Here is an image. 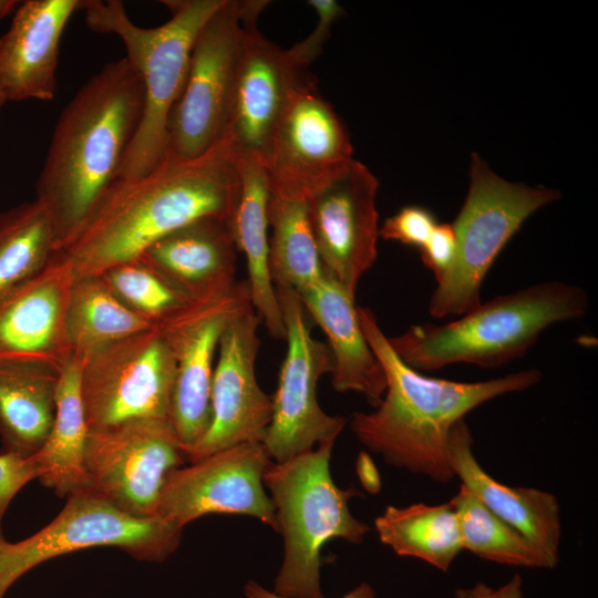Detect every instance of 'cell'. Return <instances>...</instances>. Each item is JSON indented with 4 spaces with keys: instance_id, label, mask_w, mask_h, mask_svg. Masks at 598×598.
I'll use <instances>...</instances> for the list:
<instances>
[{
    "instance_id": "obj_16",
    "label": "cell",
    "mask_w": 598,
    "mask_h": 598,
    "mask_svg": "<svg viewBox=\"0 0 598 598\" xmlns=\"http://www.w3.org/2000/svg\"><path fill=\"white\" fill-rule=\"evenodd\" d=\"M258 1L244 21L235 80L223 137L238 159L266 163L276 126L296 90L311 78L287 50L266 39L256 21Z\"/></svg>"
},
{
    "instance_id": "obj_27",
    "label": "cell",
    "mask_w": 598,
    "mask_h": 598,
    "mask_svg": "<svg viewBox=\"0 0 598 598\" xmlns=\"http://www.w3.org/2000/svg\"><path fill=\"white\" fill-rule=\"evenodd\" d=\"M374 527L380 542L396 555L419 558L443 571L463 550L457 515L450 502L389 505Z\"/></svg>"
},
{
    "instance_id": "obj_7",
    "label": "cell",
    "mask_w": 598,
    "mask_h": 598,
    "mask_svg": "<svg viewBox=\"0 0 598 598\" xmlns=\"http://www.w3.org/2000/svg\"><path fill=\"white\" fill-rule=\"evenodd\" d=\"M559 197L556 189L508 182L473 154L467 195L452 224L455 258L436 282L430 315L456 318L480 305L482 283L499 252L535 212Z\"/></svg>"
},
{
    "instance_id": "obj_41",
    "label": "cell",
    "mask_w": 598,
    "mask_h": 598,
    "mask_svg": "<svg viewBox=\"0 0 598 598\" xmlns=\"http://www.w3.org/2000/svg\"><path fill=\"white\" fill-rule=\"evenodd\" d=\"M1 534V533H0Z\"/></svg>"
},
{
    "instance_id": "obj_4",
    "label": "cell",
    "mask_w": 598,
    "mask_h": 598,
    "mask_svg": "<svg viewBox=\"0 0 598 598\" xmlns=\"http://www.w3.org/2000/svg\"><path fill=\"white\" fill-rule=\"evenodd\" d=\"M588 308L582 288L547 280L481 302L446 323L412 324L388 341L420 372L456 363L495 368L523 357L546 329L582 318Z\"/></svg>"
},
{
    "instance_id": "obj_34",
    "label": "cell",
    "mask_w": 598,
    "mask_h": 598,
    "mask_svg": "<svg viewBox=\"0 0 598 598\" xmlns=\"http://www.w3.org/2000/svg\"><path fill=\"white\" fill-rule=\"evenodd\" d=\"M308 4L317 14L316 27L307 38L287 49L291 60L305 69L320 55L331 27L344 14L343 8L334 0H310Z\"/></svg>"
},
{
    "instance_id": "obj_13",
    "label": "cell",
    "mask_w": 598,
    "mask_h": 598,
    "mask_svg": "<svg viewBox=\"0 0 598 598\" xmlns=\"http://www.w3.org/2000/svg\"><path fill=\"white\" fill-rule=\"evenodd\" d=\"M250 305L249 285L243 280L223 295L190 301L156 324L176 363L171 423L187 460L210 424L219 340L228 323Z\"/></svg>"
},
{
    "instance_id": "obj_6",
    "label": "cell",
    "mask_w": 598,
    "mask_h": 598,
    "mask_svg": "<svg viewBox=\"0 0 598 598\" xmlns=\"http://www.w3.org/2000/svg\"><path fill=\"white\" fill-rule=\"evenodd\" d=\"M333 445L324 442L283 462H271L264 475L285 546L274 591L286 598H323V545L333 538L361 543L369 532L348 505L360 492L340 488L331 477Z\"/></svg>"
},
{
    "instance_id": "obj_31",
    "label": "cell",
    "mask_w": 598,
    "mask_h": 598,
    "mask_svg": "<svg viewBox=\"0 0 598 598\" xmlns=\"http://www.w3.org/2000/svg\"><path fill=\"white\" fill-rule=\"evenodd\" d=\"M450 503L457 515L463 549L511 566H556L538 546L492 513L464 485Z\"/></svg>"
},
{
    "instance_id": "obj_33",
    "label": "cell",
    "mask_w": 598,
    "mask_h": 598,
    "mask_svg": "<svg viewBox=\"0 0 598 598\" xmlns=\"http://www.w3.org/2000/svg\"><path fill=\"white\" fill-rule=\"evenodd\" d=\"M436 225L434 215L427 208L405 206L383 221L379 235L385 240L421 249Z\"/></svg>"
},
{
    "instance_id": "obj_5",
    "label": "cell",
    "mask_w": 598,
    "mask_h": 598,
    "mask_svg": "<svg viewBox=\"0 0 598 598\" xmlns=\"http://www.w3.org/2000/svg\"><path fill=\"white\" fill-rule=\"evenodd\" d=\"M164 3L171 11L169 20L144 28L130 19L120 0H81L80 11H84L87 27L122 40L125 59L138 73L144 87L142 120L118 178L145 176L164 159L168 118L184 89L195 39L223 0Z\"/></svg>"
},
{
    "instance_id": "obj_14",
    "label": "cell",
    "mask_w": 598,
    "mask_h": 598,
    "mask_svg": "<svg viewBox=\"0 0 598 598\" xmlns=\"http://www.w3.org/2000/svg\"><path fill=\"white\" fill-rule=\"evenodd\" d=\"M271 458L262 442L217 451L173 470L159 494L156 516L183 528L209 514L247 515L278 532L264 475Z\"/></svg>"
},
{
    "instance_id": "obj_15",
    "label": "cell",
    "mask_w": 598,
    "mask_h": 598,
    "mask_svg": "<svg viewBox=\"0 0 598 598\" xmlns=\"http://www.w3.org/2000/svg\"><path fill=\"white\" fill-rule=\"evenodd\" d=\"M349 134L310 79L291 96L265 167L269 195L308 202L353 159Z\"/></svg>"
},
{
    "instance_id": "obj_30",
    "label": "cell",
    "mask_w": 598,
    "mask_h": 598,
    "mask_svg": "<svg viewBox=\"0 0 598 598\" xmlns=\"http://www.w3.org/2000/svg\"><path fill=\"white\" fill-rule=\"evenodd\" d=\"M269 271L275 285L300 292L324 272L313 239L305 200L269 195Z\"/></svg>"
},
{
    "instance_id": "obj_24",
    "label": "cell",
    "mask_w": 598,
    "mask_h": 598,
    "mask_svg": "<svg viewBox=\"0 0 598 598\" xmlns=\"http://www.w3.org/2000/svg\"><path fill=\"white\" fill-rule=\"evenodd\" d=\"M240 193L231 226L237 250L246 258L251 305L270 336L285 339L286 329L269 271V185L265 164L238 159Z\"/></svg>"
},
{
    "instance_id": "obj_1",
    "label": "cell",
    "mask_w": 598,
    "mask_h": 598,
    "mask_svg": "<svg viewBox=\"0 0 598 598\" xmlns=\"http://www.w3.org/2000/svg\"><path fill=\"white\" fill-rule=\"evenodd\" d=\"M239 193L238 158L224 138L193 159L165 156L145 176L118 178L80 233L54 255L73 281L101 276L190 221L231 219Z\"/></svg>"
},
{
    "instance_id": "obj_17",
    "label": "cell",
    "mask_w": 598,
    "mask_h": 598,
    "mask_svg": "<svg viewBox=\"0 0 598 598\" xmlns=\"http://www.w3.org/2000/svg\"><path fill=\"white\" fill-rule=\"evenodd\" d=\"M378 188L377 177L353 158L307 202L323 270L352 296L378 256Z\"/></svg>"
},
{
    "instance_id": "obj_37",
    "label": "cell",
    "mask_w": 598,
    "mask_h": 598,
    "mask_svg": "<svg viewBox=\"0 0 598 598\" xmlns=\"http://www.w3.org/2000/svg\"><path fill=\"white\" fill-rule=\"evenodd\" d=\"M244 590L247 598H286L252 580L246 582ZM342 598H375V594L370 585L362 582Z\"/></svg>"
},
{
    "instance_id": "obj_40",
    "label": "cell",
    "mask_w": 598,
    "mask_h": 598,
    "mask_svg": "<svg viewBox=\"0 0 598 598\" xmlns=\"http://www.w3.org/2000/svg\"><path fill=\"white\" fill-rule=\"evenodd\" d=\"M6 544V540L3 539L2 535L0 534V551L2 549V547L4 546Z\"/></svg>"
},
{
    "instance_id": "obj_22",
    "label": "cell",
    "mask_w": 598,
    "mask_h": 598,
    "mask_svg": "<svg viewBox=\"0 0 598 598\" xmlns=\"http://www.w3.org/2000/svg\"><path fill=\"white\" fill-rule=\"evenodd\" d=\"M297 293L327 337L333 389L360 393L377 406L384 395L386 379L361 330L354 296L326 272Z\"/></svg>"
},
{
    "instance_id": "obj_3",
    "label": "cell",
    "mask_w": 598,
    "mask_h": 598,
    "mask_svg": "<svg viewBox=\"0 0 598 598\" xmlns=\"http://www.w3.org/2000/svg\"><path fill=\"white\" fill-rule=\"evenodd\" d=\"M358 318L383 368L386 389L373 411L352 414L350 429L362 445L388 464L436 482L455 477L448 441L457 421L484 402L524 391L542 379L535 368L478 382L427 377L396 355L370 308L358 307Z\"/></svg>"
},
{
    "instance_id": "obj_25",
    "label": "cell",
    "mask_w": 598,
    "mask_h": 598,
    "mask_svg": "<svg viewBox=\"0 0 598 598\" xmlns=\"http://www.w3.org/2000/svg\"><path fill=\"white\" fill-rule=\"evenodd\" d=\"M81 368L82 358L72 353L59 373L49 435L33 454L38 480L61 497L87 489L84 458L89 426L80 391Z\"/></svg>"
},
{
    "instance_id": "obj_21",
    "label": "cell",
    "mask_w": 598,
    "mask_h": 598,
    "mask_svg": "<svg viewBox=\"0 0 598 598\" xmlns=\"http://www.w3.org/2000/svg\"><path fill=\"white\" fill-rule=\"evenodd\" d=\"M137 259L190 300L223 295L238 282L237 246L227 218L190 221L155 241Z\"/></svg>"
},
{
    "instance_id": "obj_20",
    "label": "cell",
    "mask_w": 598,
    "mask_h": 598,
    "mask_svg": "<svg viewBox=\"0 0 598 598\" xmlns=\"http://www.w3.org/2000/svg\"><path fill=\"white\" fill-rule=\"evenodd\" d=\"M81 0H25L0 37V89L7 102L51 101L55 95L60 42Z\"/></svg>"
},
{
    "instance_id": "obj_28",
    "label": "cell",
    "mask_w": 598,
    "mask_h": 598,
    "mask_svg": "<svg viewBox=\"0 0 598 598\" xmlns=\"http://www.w3.org/2000/svg\"><path fill=\"white\" fill-rule=\"evenodd\" d=\"M154 326L128 309L100 276L72 282L66 308V333L73 354L84 358L99 348Z\"/></svg>"
},
{
    "instance_id": "obj_38",
    "label": "cell",
    "mask_w": 598,
    "mask_h": 598,
    "mask_svg": "<svg viewBox=\"0 0 598 598\" xmlns=\"http://www.w3.org/2000/svg\"><path fill=\"white\" fill-rule=\"evenodd\" d=\"M19 3L20 1H16V0H0V19L14 12Z\"/></svg>"
},
{
    "instance_id": "obj_2",
    "label": "cell",
    "mask_w": 598,
    "mask_h": 598,
    "mask_svg": "<svg viewBox=\"0 0 598 598\" xmlns=\"http://www.w3.org/2000/svg\"><path fill=\"white\" fill-rule=\"evenodd\" d=\"M143 110L142 80L122 58L92 75L61 113L35 182V200L51 219L56 251L118 179Z\"/></svg>"
},
{
    "instance_id": "obj_12",
    "label": "cell",
    "mask_w": 598,
    "mask_h": 598,
    "mask_svg": "<svg viewBox=\"0 0 598 598\" xmlns=\"http://www.w3.org/2000/svg\"><path fill=\"white\" fill-rule=\"evenodd\" d=\"M185 460L168 421L135 420L89 430L87 491L134 517H155L167 475Z\"/></svg>"
},
{
    "instance_id": "obj_10",
    "label": "cell",
    "mask_w": 598,
    "mask_h": 598,
    "mask_svg": "<svg viewBox=\"0 0 598 598\" xmlns=\"http://www.w3.org/2000/svg\"><path fill=\"white\" fill-rule=\"evenodd\" d=\"M256 3L223 0L198 32L184 89L168 118L165 156L193 159L221 140L244 21Z\"/></svg>"
},
{
    "instance_id": "obj_35",
    "label": "cell",
    "mask_w": 598,
    "mask_h": 598,
    "mask_svg": "<svg viewBox=\"0 0 598 598\" xmlns=\"http://www.w3.org/2000/svg\"><path fill=\"white\" fill-rule=\"evenodd\" d=\"M35 478L38 466L33 454L24 455L17 452L0 454V525L16 494Z\"/></svg>"
},
{
    "instance_id": "obj_32",
    "label": "cell",
    "mask_w": 598,
    "mask_h": 598,
    "mask_svg": "<svg viewBox=\"0 0 598 598\" xmlns=\"http://www.w3.org/2000/svg\"><path fill=\"white\" fill-rule=\"evenodd\" d=\"M100 277L128 309L154 324L193 301L140 259L114 266Z\"/></svg>"
},
{
    "instance_id": "obj_26",
    "label": "cell",
    "mask_w": 598,
    "mask_h": 598,
    "mask_svg": "<svg viewBox=\"0 0 598 598\" xmlns=\"http://www.w3.org/2000/svg\"><path fill=\"white\" fill-rule=\"evenodd\" d=\"M59 373L27 363H0V435L7 452L34 454L55 414Z\"/></svg>"
},
{
    "instance_id": "obj_11",
    "label": "cell",
    "mask_w": 598,
    "mask_h": 598,
    "mask_svg": "<svg viewBox=\"0 0 598 598\" xmlns=\"http://www.w3.org/2000/svg\"><path fill=\"white\" fill-rule=\"evenodd\" d=\"M286 329L287 351L277 390L271 398V420L262 444L272 462H283L310 451L315 444L336 441L347 419L327 414L317 399L320 378L332 370L327 343L315 339L297 291L275 285Z\"/></svg>"
},
{
    "instance_id": "obj_29",
    "label": "cell",
    "mask_w": 598,
    "mask_h": 598,
    "mask_svg": "<svg viewBox=\"0 0 598 598\" xmlns=\"http://www.w3.org/2000/svg\"><path fill=\"white\" fill-rule=\"evenodd\" d=\"M55 251L53 225L35 199L0 213V300L38 276Z\"/></svg>"
},
{
    "instance_id": "obj_23",
    "label": "cell",
    "mask_w": 598,
    "mask_h": 598,
    "mask_svg": "<svg viewBox=\"0 0 598 598\" xmlns=\"http://www.w3.org/2000/svg\"><path fill=\"white\" fill-rule=\"evenodd\" d=\"M473 439L464 419L452 427L450 465L473 495L492 513L538 546L557 565L561 537L557 498L534 487L509 486L496 481L478 464Z\"/></svg>"
},
{
    "instance_id": "obj_9",
    "label": "cell",
    "mask_w": 598,
    "mask_h": 598,
    "mask_svg": "<svg viewBox=\"0 0 598 598\" xmlns=\"http://www.w3.org/2000/svg\"><path fill=\"white\" fill-rule=\"evenodd\" d=\"M175 378L173 353L156 324L86 354L80 391L89 430L171 422Z\"/></svg>"
},
{
    "instance_id": "obj_36",
    "label": "cell",
    "mask_w": 598,
    "mask_h": 598,
    "mask_svg": "<svg viewBox=\"0 0 598 598\" xmlns=\"http://www.w3.org/2000/svg\"><path fill=\"white\" fill-rule=\"evenodd\" d=\"M420 252L424 266L437 282L450 269L456 254V238L452 224H437Z\"/></svg>"
},
{
    "instance_id": "obj_39",
    "label": "cell",
    "mask_w": 598,
    "mask_h": 598,
    "mask_svg": "<svg viewBox=\"0 0 598 598\" xmlns=\"http://www.w3.org/2000/svg\"><path fill=\"white\" fill-rule=\"evenodd\" d=\"M7 102V99L2 92V90L0 89V110L2 109V106L6 104Z\"/></svg>"
},
{
    "instance_id": "obj_19",
    "label": "cell",
    "mask_w": 598,
    "mask_h": 598,
    "mask_svg": "<svg viewBox=\"0 0 598 598\" xmlns=\"http://www.w3.org/2000/svg\"><path fill=\"white\" fill-rule=\"evenodd\" d=\"M73 282L53 255L33 279L0 300V363H27L60 372L72 355L66 308Z\"/></svg>"
},
{
    "instance_id": "obj_8",
    "label": "cell",
    "mask_w": 598,
    "mask_h": 598,
    "mask_svg": "<svg viewBox=\"0 0 598 598\" xmlns=\"http://www.w3.org/2000/svg\"><path fill=\"white\" fill-rule=\"evenodd\" d=\"M182 529L158 516L128 515L87 489L72 494L45 527L18 543L6 542L0 551V598L39 564L80 549L115 546L141 560H164L176 550Z\"/></svg>"
},
{
    "instance_id": "obj_18",
    "label": "cell",
    "mask_w": 598,
    "mask_h": 598,
    "mask_svg": "<svg viewBox=\"0 0 598 598\" xmlns=\"http://www.w3.org/2000/svg\"><path fill=\"white\" fill-rule=\"evenodd\" d=\"M260 323L250 305L223 332L212 381V420L189 454L190 462L233 445L264 441L272 405L256 377Z\"/></svg>"
}]
</instances>
